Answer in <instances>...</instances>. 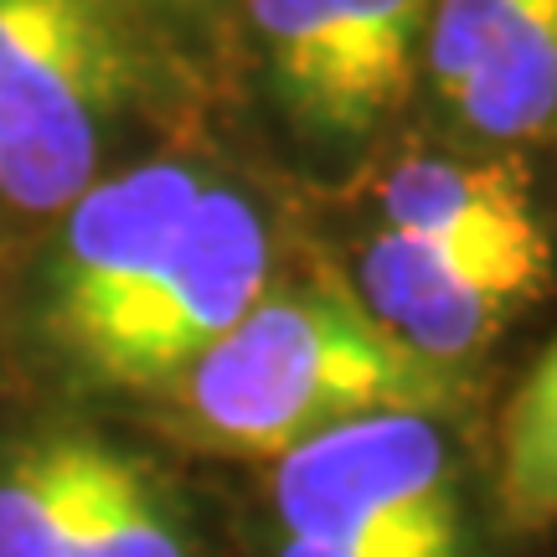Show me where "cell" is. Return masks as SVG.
<instances>
[{"mask_svg": "<svg viewBox=\"0 0 557 557\" xmlns=\"http://www.w3.org/2000/svg\"><path fill=\"white\" fill-rule=\"evenodd\" d=\"M459 398V372L408 351L336 274H278L248 315L207 346L156 398L160 423L197 449L238 459L289 455L295 444L382 408Z\"/></svg>", "mask_w": 557, "mask_h": 557, "instance_id": "1", "label": "cell"}, {"mask_svg": "<svg viewBox=\"0 0 557 557\" xmlns=\"http://www.w3.org/2000/svg\"><path fill=\"white\" fill-rule=\"evenodd\" d=\"M156 94L120 0H0V207L47 222L120 171Z\"/></svg>", "mask_w": 557, "mask_h": 557, "instance_id": "2", "label": "cell"}, {"mask_svg": "<svg viewBox=\"0 0 557 557\" xmlns=\"http://www.w3.org/2000/svg\"><path fill=\"white\" fill-rule=\"evenodd\" d=\"M278 278L274 212L253 186L218 171L171 248L58 372L62 398L156 403L191 361L238 325Z\"/></svg>", "mask_w": 557, "mask_h": 557, "instance_id": "3", "label": "cell"}, {"mask_svg": "<svg viewBox=\"0 0 557 557\" xmlns=\"http://www.w3.org/2000/svg\"><path fill=\"white\" fill-rule=\"evenodd\" d=\"M212 176L218 165L191 150L135 156L47 222L21 295V346L41 377L58 382L83 341L135 295Z\"/></svg>", "mask_w": 557, "mask_h": 557, "instance_id": "4", "label": "cell"}, {"mask_svg": "<svg viewBox=\"0 0 557 557\" xmlns=\"http://www.w3.org/2000/svg\"><path fill=\"white\" fill-rule=\"evenodd\" d=\"M269 511L284 537L465 532L444 413L382 408L295 444L274 459Z\"/></svg>", "mask_w": 557, "mask_h": 557, "instance_id": "5", "label": "cell"}, {"mask_svg": "<svg viewBox=\"0 0 557 557\" xmlns=\"http://www.w3.org/2000/svg\"><path fill=\"white\" fill-rule=\"evenodd\" d=\"M547 278H553V243L459 248L377 227L361 243L351 289L408 351L459 372L532 299H542Z\"/></svg>", "mask_w": 557, "mask_h": 557, "instance_id": "6", "label": "cell"}, {"mask_svg": "<svg viewBox=\"0 0 557 557\" xmlns=\"http://www.w3.org/2000/svg\"><path fill=\"white\" fill-rule=\"evenodd\" d=\"M377 227L459 248H542L527 176L500 156H403L377 186Z\"/></svg>", "mask_w": 557, "mask_h": 557, "instance_id": "7", "label": "cell"}, {"mask_svg": "<svg viewBox=\"0 0 557 557\" xmlns=\"http://www.w3.org/2000/svg\"><path fill=\"white\" fill-rule=\"evenodd\" d=\"M248 26L278 109L320 145H361V114L341 0H248Z\"/></svg>", "mask_w": 557, "mask_h": 557, "instance_id": "8", "label": "cell"}, {"mask_svg": "<svg viewBox=\"0 0 557 557\" xmlns=\"http://www.w3.org/2000/svg\"><path fill=\"white\" fill-rule=\"evenodd\" d=\"M449 120L485 145L557 135V0H517L449 99Z\"/></svg>", "mask_w": 557, "mask_h": 557, "instance_id": "9", "label": "cell"}, {"mask_svg": "<svg viewBox=\"0 0 557 557\" xmlns=\"http://www.w3.org/2000/svg\"><path fill=\"white\" fill-rule=\"evenodd\" d=\"M73 557H201V542L165 470L114 438L103 459L94 517L83 527Z\"/></svg>", "mask_w": 557, "mask_h": 557, "instance_id": "10", "label": "cell"}, {"mask_svg": "<svg viewBox=\"0 0 557 557\" xmlns=\"http://www.w3.org/2000/svg\"><path fill=\"white\" fill-rule=\"evenodd\" d=\"M351 78H357L361 114L377 135L398 114L423 73V41L434 21V0H341Z\"/></svg>", "mask_w": 557, "mask_h": 557, "instance_id": "11", "label": "cell"}, {"mask_svg": "<svg viewBox=\"0 0 557 557\" xmlns=\"http://www.w3.org/2000/svg\"><path fill=\"white\" fill-rule=\"evenodd\" d=\"M500 496L517 521L557 517V372L532 367L506 408Z\"/></svg>", "mask_w": 557, "mask_h": 557, "instance_id": "12", "label": "cell"}, {"mask_svg": "<svg viewBox=\"0 0 557 557\" xmlns=\"http://www.w3.org/2000/svg\"><path fill=\"white\" fill-rule=\"evenodd\" d=\"M465 532H413V537H284L269 557H459Z\"/></svg>", "mask_w": 557, "mask_h": 557, "instance_id": "13", "label": "cell"}, {"mask_svg": "<svg viewBox=\"0 0 557 557\" xmlns=\"http://www.w3.org/2000/svg\"><path fill=\"white\" fill-rule=\"evenodd\" d=\"M537 367H547V372H557V341H553V346H547V351H542V361H537Z\"/></svg>", "mask_w": 557, "mask_h": 557, "instance_id": "14", "label": "cell"}, {"mask_svg": "<svg viewBox=\"0 0 557 557\" xmlns=\"http://www.w3.org/2000/svg\"><path fill=\"white\" fill-rule=\"evenodd\" d=\"M156 5H191V0H156Z\"/></svg>", "mask_w": 557, "mask_h": 557, "instance_id": "15", "label": "cell"}]
</instances>
